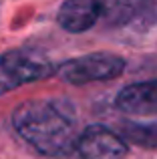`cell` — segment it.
<instances>
[{"instance_id":"8","label":"cell","mask_w":157,"mask_h":159,"mask_svg":"<svg viewBox=\"0 0 157 159\" xmlns=\"http://www.w3.org/2000/svg\"><path fill=\"white\" fill-rule=\"evenodd\" d=\"M119 135L137 147L157 149V121H123L119 125Z\"/></svg>"},{"instance_id":"7","label":"cell","mask_w":157,"mask_h":159,"mask_svg":"<svg viewBox=\"0 0 157 159\" xmlns=\"http://www.w3.org/2000/svg\"><path fill=\"white\" fill-rule=\"evenodd\" d=\"M56 20L65 30L73 34L87 32L95 24H99L93 0H65Z\"/></svg>"},{"instance_id":"5","label":"cell","mask_w":157,"mask_h":159,"mask_svg":"<svg viewBox=\"0 0 157 159\" xmlns=\"http://www.w3.org/2000/svg\"><path fill=\"white\" fill-rule=\"evenodd\" d=\"M115 105L129 115H157V81L133 83L121 89Z\"/></svg>"},{"instance_id":"4","label":"cell","mask_w":157,"mask_h":159,"mask_svg":"<svg viewBox=\"0 0 157 159\" xmlns=\"http://www.w3.org/2000/svg\"><path fill=\"white\" fill-rule=\"evenodd\" d=\"M77 153L83 159H125L127 141L105 125H89L81 131Z\"/></svg>"},{"instance_id":"6","label":"cell","mask_w":157,"mask_h":159,"mask_svg":"<svg viewBox=\"0 0 157 159\" xmlns=\"http://www.w3.org/2000/svg\"><path fill=\"white\" fill-rule=\"evenodd\" d=\"M97 20L107 26H125L143 14L149 0H93Z\"/></svg>"},{"instance_id":"1","label":"cell","mask_w":157,"mask_h":159,"mask_svg":"<svg viewBox=\"0 0 157 159\" xmlns=\"http://www.w3.org/2000/svg\"><path fill=\"white\" fill-rule=\"evenodd\" d=\"M12 125L24 141L47 157H63L77 151V111L69 99L44 97L20 103L12 113Z\"/></svg>"},{"instance_id":"2","label":"cell","mask_w":157,"mask_h":159,"mask_svg":"<svg viewBox=\"0 0 157 159\" xmlns=\"http://www.w3.org/2000/svg\"><path fill=\"white\" fill-rule=\"evenodd\" d=\"M56 73V66L40 51L14 48L0 54V95L22 85L47 79Z\"/></svg>"},{"instance_id":"3","label":"cell","mask_w":157,"mask_h":159,"mask_svg":"<svg viewBox=\"0 0 157 159\" xmlns=\"http://www.w3.org/2000/svg\"><path fill=\"white\" fill-rule=\"evenodd\" d=\"M125 70V58L111 52H91L56 65V77L69 85L111 81Z\"/></svg>"}]
</instances>
